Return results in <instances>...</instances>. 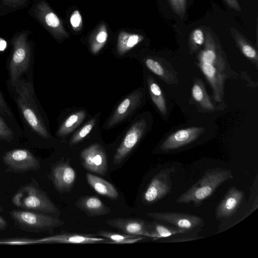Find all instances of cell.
I'll list each match as a JSON object with an SVG mask.
<instances>
[{"label": "cell", "mask_w": 258, "mask_h": 258, "mask_svg": "<svg viewBox=\"0 0 258 258\" xmlns=\"http://www.w3.org/2000/svg\"><path fill=\"white\" fill-rule=\"evenodd\" d=\"M204 49L198 56V66L210 84L213 95L220 102L224 95V83L226 77V62L212 34L208 32Z\"/></svg>", "instance_id": "cell-1"}, {"label": "cell", "mask_w": 258, "mask_h": 258, "mask_svg": "<svg viewBox=\"0 0 258 258\" xmlns=\"http://www.w3.org/2000/svg\"><path fill=\"white\" fill-rule=\"evenodd\" d=\"M12 88L14 98L28 127L44 139H49L47 131L38 108L32 85L20 79Z\"/></svg>", "instance_id": "cell-2"}, {"label": "cell", "mask_w": 258, "mask_h": 258, "mask_svg": "<svg viewBox=\"0 0 258 258\" xmlns=\"http://www.w3.org/2000/svg\"><path fill=\"white\" fill-rule=\"evenodd\" d=\"M233 177L232 173L229 169H209L198 181L177 199L176 202L179 204L192 203L195 206H199L204 200L210 198L222 183Z\"/></svg>", "instance_id": "cell-3"}, {"label": "cell", "mask_w": 258, "mask_h": 258, "mask_svg": "<svg viewBox=\"0 0 258 258\" xmlns=\"http://www.w3.org/2000/svg\"><path fill=\"white\" fill-rule=\"evenodd\" d=\"M13 202L16 206L26 210L47 214L58 211L47 195L32 184L24 186L14 197Z\"/></svg>", "instance_id": "cell-4"}, {"label": "cell", "mask_w": 258, "mask_h": 258, "mask_svg": "<svg viewBox=\"0 0 258 258\" xmlns=\"http://www.w3.org/2000/svg\"><path fill=\"white\" fill-rule=\"evenodd\" d=\"M10 213L17 225L29 231H51L64 224V222L59 219L40 213L17 210Z\"/></svg>", "instance_id": "cell-5"}, {"label": "cell", "mask_w": 258, "mask_h": 258, "mask_svg": "<svg viewBox=\"0 0 258 258\" xmlns=\"http://www.w3.org/2000/svg\"><path fill=\"white\" fill-rule=\"evenodd\" d=\"M174 168L160 170L152 179L143 194L142 202L146 205L154 204L171 191V174Z\"/></svg>", "instance_id": "cell-6"}, {"label": "cell", "mask_w": 258, "mask_h": 258, "mask_svg": "<svg viewBox=\"0 0 258 258\" xmlns=\"http://www.w3.org/2000/svg\"><path fill=\"white\" fill-rule=\"evenodd\" d=\"M150 217L170 224L187 232L200 229L204 224L203 219L196 215L178 212H152L147 213Z\"/></svg>", "instance_id": "cell-7"}, {"label": "cell", "mask_w": 258, "mask_h": 258, "mask_svg": "<svg viewBox=\"0 0 258 258\" xmlns=\"http://www.w3.org/2000/svg\"><path fill=\"white\" fill-rule=\"evenodd\" d=\"M147 123L144 119L135 122L125 135L114 155V165L120 164L131 153L145 134Z\"/></svg>", "instance_id": "cell-8"}, {"label": "cell", "mask_w": 258, "mask_h": 258, "mask_svg": "<svg viewBox=\"0 0 258 258\" xmlns=\"http://www.w3.org/2000/svg\"><path fill=\"white\" fill-rule=\"evenodd\" d=\"M4 162L15 172L36 170L40 168L39 160L29 150L17 149L7 152L3 157Z\"/></svg>", "instance_id": "cell-9"}, {"label": "cell", "mask_w": 258, "mask_h": 258, "mask_svg": "<svg viewBox=\"0 0 258 258\" xmlns=\"http://www.w3.org/2000/svg\"><path fill=\"white\" fill-rule=\"evenodd\" d=\"M83 167L92 172L105 175L108 169L107 157L103 147L99 144L85 148L80 153Z\"/></svg>", "instance_id": "cell-10"}, {"label": "cell", "mask_w": 258, "mask_h": 258, "mask_svg": "<svg viewBox=\"0 0 258 258\" xmlns=\"http://www.w3.org/2000/svg\"><path fill=\"white\" fill-rule=\"evenodd\" d=\"M111 227L126 234L153 238L151 223L140 219L116 218L106 221Z\"/></svg>", "instance_id": "cell-11"}, {"label": "cell", "mask_w": 258, "mask_h": 258, "mask_svg": "<svg viewBox=\"0 0 258 258\" xmlns=\"http://www.w3.org/2000/svg\"><path fill=\"white\" fill-rule=\"evenodd\" d=\"M204 131L203 128L196 126L178 130L163 142L160 148L164 151L179 148L195 141Z\"/></svg>", "instance_id": "cell-12"}, {"label": "cell", "mask_w": 258, "mask_h": 258, "mask_svg": "<svg viewBox=\"0 0 258 258\" xmlns=\"http://www.w3.org/2000/svg\"><path fill=\"white\" fill-rule=\"evenodd\" d=\"M244 196L243 190L231 187L216 209L217 219L229 218L234 215L239 209Z\"/></svg>", "instance_id": "cell-13"}, {"label": "cell", "mask_w": 258, "mask_h": 258, "mask_svg": "<svg viewBox=\"0 0 258 258\" xmlns=\"http://www.w3.org/2000/svg\"><path fill=\"white\" fill-rule=\"evenodd\" d=\"M142 98V93L136 91L123 100L109 118L107 128H109L122 121L139 106Z\"/></svg>", "instance_id": "cell-14"}, {"label": "cell", "mask_w": 258, "mask_h": 258, "mask_svg": "<svg viewBox=\"0 0 258 258\" xmlns=\"http://www.w3.org/2000/svg\"><path fill=\"white\" fill-rule=\"evenodd\" d=\"M76 175L74 169L67 162L56 165L51 172L53 184L55 188L60 192L71 190L75 182Z\"/></svg>", "instance_id": "cell-15"}, {"label": "cell", "mask_w": 258, "mask_h": 258, "mask_svg": "<svg viewBox=\"0 0 258 258\" xmlns=\"http://www.w3.org/2000/svg\"><path fill=\"white\" fill-rule=\"evenodd\" d=\"M108 239L98 237L91 235H85L74 233H63L40 240L41 242L56 243H81L91 244L107 242Z\"/></svg>", "instance_id": "cell-16"}, {"label": "cell", "mask_w": 258, "mask_h": 258, "mask_svg": "<svg viewBox=\"0 0 258 258\" xmlns=\"http://www.w3.org/2000/svg\"><path fill=\"white\" fill-rule=\"evenodd\" d=\"M76 207L91 217H97L108 214L110 209L98 197L83 196L76 202Z\"/></svg>", "instance_id": "cell-17"}, {"label": "cell", "mask_w": 258, "mask_h": 258, "mask_svg": "<svg viewBox=\"0 0 258 258\" xmlns=\"http://www.w3.org/2000/svg\"><path fill=\"white\" fill-rule=\"evenodd\" d=\"M86 176L88 183L99 194L110 199L118 198L116 189L107 180L91 173H87Z\"/></svg>", "instance_id": "cell-18"}, {"label": "cell", "mask_w": 258, "mask_h": 258, "mask_svg": "<svg viewBox=\"0 0 258 258\" xmlns=\"http://www.w3.org/2000/svg\"><path fill=\"white\" fill-rule=\"evenodd\" d=\"M97 235L108 239L107 243L128 244L134 243L142 240L146 237L138 235L120 234L105 230H99Z\"/></svg>", "instance_id": "cell-19"}, {"label": "cell", "mask_w": 258, "mask_h": 258, "mask_svg": "<svg viewBox=\"0 0 258 258\" xmlns=\"http://www.w3.org/2000/svg\"><path fill=\"white\" fill-rule=\"evenodd\" d=\"M86 115V112L83 110L76 112L70 115L57 130V136L61 138L68 136L81 124Z\"/></svg>", "instance_id": "cell-20"}, {"label": "cell", "mask_w": 258, "mask_h": 258, "mask_svg": "<svg viewBox=\"0 0 258 258\" xmlns=\"http://www.w3.org/2000/svg\"><path fill=\"white\" fill-rule=\"evenodd\" d=\"M148 88L151 99L160 112L163 115L167 114V107L165 98L159 86L150 78L148 80Z\"/></svg>", "instance_id": "cell-21"}, {"label": "cell", "mask_w": 258, "mask_h": 258, "mask_svg": "<svg viewBox=\"0 0 258 258\" xmlns=\"http://www.w3.org/2000/svg\"><path fill=\"white\" fill-rule=\"evenodd\" d=\"M192 96L200 105L208 111H213L214 106L208 96L203 84L197 81L192 88Z\"/></svg>", "instance_id": "cell-22"}, {"label": "cell", "mask_w": 258, "mask_h": 258, "mask_svg": "<svg viewBox=\"0 0 258 258\" xmlns=\"http://www.w3.org/2000/svg\"><path fill=\"white\" fill-rule=\"evenodd\" d=\"M143 39L142 36L136 34H128L121 32L119 36L117 43V52L119 55H123L133 48Z\"/></svg>", "instance_id": "cell-23"}, {"label": "cell", "mask_w": 258, "mask_h": 258, "mask_svg": "<svg viewBox=\"0 0 258 258\" xmlns=\"http://www.w3.org/2000/svg\"><path fill=\"white\" fill-rule=\"evenodd\" d=\"M151 229L153 238L156 239L169 237L178 234L187 233L173 226H168L157 222L151 223Z\"/></svg>", "instance_id": "cell-24"}, {"label": "cell", "mask_w": 258, "mask_h": 258, "mask_svg": "<svg viewBox=\"0 0 258 258\" xmlns=\"http://www.w3.org/2000/svg\"><path fill=\"white\" fill-rule=\"evenodd\" d=\"M231 31L243 54L257 66L258 57L256 50L235 28H231Z\"/></svg>", "instance_id": "cell-25"}, {"label": "cell", "mask_w": 258, "mask_h": 258, "mask_svg": "<svg viewBox=\"0 0 258 258\" xmlns=\"http://www.w3.org/2000/svg\"><path fill=\"white\" fill-rule=\"evenodd\" d=\"M145 64L147 67L153 73L160 77L166 81L169 80V76L167 72L162 65L157 61L152 58L146 59Z\"/></svg>", "instance_id": "cell-26"}, {"label": "cell", "mask_w": 258, "mask_h": 258, "mask_svg": "<svg viewBox=\"0 0 258 258\" xmlns=\"http://www.w3.org/2000/svg\"><path fill=\"white\" fill-rule=\"evenodd\" d=\"M95 123V118H92L90 120L79 132L73 136L70 141V144L74 145L81 141L90 133Z\"/></svg>", "instance_id": "cell-27"}, {"label": "cell", "mask_w": 258, "mask_h": 258, "mask_svg": "<svg viewBox=\"0 0 258 258\" xmlns=\"http://www.w3.org/2000/svg\"><path fill=\"white\" fill-rule=\"evenodd\" d=\"M14 133L0 115V140L10 142L14 139Z\"/></svg>", "instance_id": "cell-28"}, {"label": "cell", "mask_w": 258, "mask_h": 258, "mask_svg": "<svg viewBox=\"0 0 258 258\" xmlns=\"http://www.w3.org/2000/svg\"><path fill=\"white\" fill-rule=\"evenodd\" d=\"M205 36L202 29H196L191 35V46L192 50H195L200 46L202 45L205 42Z\"/></svg>", "instance_id": "cell-29"}, {"label": "cell", "mask_w": 258, "mask_h": 258, "mask_svg": "<svg viewBox=\"0 0 258 258\" xmlns=\"http://www.w3.org/2000/svg\"><path fill=\"white\" fill-rule=\"evenodd\" d=\"M174 13L182 19L186 7V0H168Z\"/></svg>", "instance_id": "cell-30"}, {"label": "cell", "mask_w": 258, "mask_h": 258, "mask_svg": "<svg viewBox=\"0 0 258 258\" xmlns=\"http://www.w3.org/2000/svg\"><path fill=\"white\" fill-rule=\"evenodd\" d=\"M107 33L104 30L100 31L97 34L96 42L92 45L91 47L92 51L94 54L97 53L103 47L107 40Z\"/></svg>", "instance_id": "cell-31"}, {"label": "cell", "mask_w": 258, "mask_h": 258, "mask_svg": "<svg viewBox=\"0 0 258 258\" xmlns=\"http://www.w3.org/2000/svg\"><path fill=\"white\" fill-rule=\"evenodd\" d=\"M0 115L6 119L12 120L14 118L13 113L0 91Z\"/></svg>", "instance_id": "cell-32"}, {"label": "cell", "mask_w": 258, "mask_h": 258, "mask_svg": "<svg viewBox=\"0 0 258 258\" xmlns=\"http://www.w3.org/2000/svg\"><path fill=\"white\" fill-rule=\"evenodd\" d=\"M70 23L74 29L79 28L82 24V16L78 10L75 11L70 17Z\"/></svg>", "instance_id": "cell-33"}, {"label": "cell", "mask_w": 258, "mask_h": 258, "mask_svg": "<svg viewBox=\"0 0 258 258\" xmlns=\"http://www.w3.org/2000/svg\"><path fill=\"white\" fill-rule=\"evenodd\" d=\"M47 24L51 27H57L60 24V21L57 16L52 12L48 13L45 16Z\"/></svg>", "instance_id": "cell-34"}, {"label": "cell", "mask_w": 258, "mask_h": 258, "mask_svg": "<svg viewBox=\"0 0 258 258\" xmlns=\"http://www.w3.org/2000/svg\"><path fill=\"white\" fill-rule=\"evenodd\" d=\"M228 6L236 11L240 12L241 8L237 0H224Z\"/></svg>", "instance_id": "cell-35"}, {"label": "cell", "mask_w": 258, "mask_h": 258, "mask_svg": "<svg viewBox=\"0 0 258 258\" xmlns=\"http://www.w3.org/2000/svg\"><path fill=\"white\" fill-rule=\"evenodd\" d=\"M7 46V43L5 40L0 38V51L4 50Z\"/></svg>", "instance_id": "cell-36"}, {"label": "cell", "mask_w": 258, "mask_h": 258, "mask_svg": "<svg viewBox=\"0 0 258 258\" xmlns=\"http://www.w3.org/2000/svg\"><path fill=\"white\" fill-rule=\"evenodd\" d=\"M6 221L1 217H0V229H4L7 227Z\"/></svg>", "instance_id": "cell-37"}]
</instances>
